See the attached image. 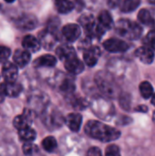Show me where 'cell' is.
<instances>
[{
  "label": "cell",
  "instance_id": "6da1fadb",
  "mask_svg": "<svg viewBox=\"0 0 155 156\" xmlns=\"http://www.w3.org/2000/svg\"><path fill=\"white\" fill-rule=\"evenodd\" d=\"M84 132L89 137L103 143L113 142L121 137V132L118 129L94 120H90L86 123Z\"/></svg>",
  "mask_w": 155,
  "mask_h": 156
},
{
  "label": "cell",
  "instance_id": "7a4b0ae2",
  "mask_svg": "<svg viewBox=\"0 0 155 156\" xmlns=\"http://www.w3.org/2000/svg\"><path fill=\"white\" fill-rule=\"evenodd\" d=\"M95 82L99 90L108 98L115 99L120 96V89L113 77L106 71H99L95 75Z\"/></svg>",
  "mask_w": 155,
  "mask_h": 156
},
{
  "label": "cell",
  "instance_id": "3957f363",
  "mask_svg": "<svg viewBox=\"0 0 155 156\" xmlns=\"http://www.w3.org/2000/svg\"><path fill=\"white\" fill-rule=\"evenodd\" d=\"M115 31L118 35L130 40H136L143 34L142 27L136 22L129 19H120L115 25Z\"/></svg>",
  "mask_w": 155,
  "mask_h": 156
},
{
  "label": "cell",
  "instance_id": "277c9868",
  "mask_svg": "<svg viewBox=\"0 0 155 156\" xmlns=\"http://www.w3.org/2000/svg\"><path fill=\"white\" fill-rule=\"evenodd\" d=\"M63 117L55 107H48L43 112L42 122L48 129H57L60 128L63 123Z\"/></svg>",
  "mask_w": 155,
  "mask_h": 156
},
{
  "label": "cell",
  "instance_id": "5b68a950",
  "mask_svg": "<svg viewBox=\"0 0 155 156\" xmlns=\"http://www.w3.org/2000/svg\"><path fill=\"white\" fill-rule=\"evenodd\" d=\"M35 116H36V114L32 110L25 109L23 111L22 114L15 117V119L13 120V125L17 131L30 127V125L32 124V122L35 119Z\"/></svg>",
  "mask_w": 155,
  "mask_h": 156
},
{
  "label": "cell",
  "instance_id": "8992f818",
  "mask_svg": "<svg viewBox=\"0 0 155 156\" xmlns=\"http://www.w3.org/2000/svg\"><path fill=\"white\" fill-rule=\"evenodd\" d=\"M37 18L31 14L22 15L15 20L16 27L22 30H32L37 26Z\"/></svg>",
  "mask_w": 155,
  "mask_h": 156
},
{
  "label": "cell",
  "instance_id": "52a82bcc",
  "mask_svg": "<svg viewBox=\"0 0 155 156\" xmlns=\"http://www.w3.org/2000/svg\"><path fill=\"white\" fill-rule=\"evenodd\" d=\"M103 48L109 52L119 53V52H125L126 50H128L130 46L128 43H126L125 41L122 39L112 37L104 41Z\"/></svg>",
  "mask_w": 155,
  "mask_h": 156
},
{
  "label": "cell",
  "instance_id": "ba28073f",
  "mask_svg": "<svg viewBox=\"0 0 155 156\" xmlns=\"http://www.w3.org/2000/svg\"><path fill=\"white\" fill-rule=\"evenodd\" d=\"M0 88L4 92L5 96H8L10 98L17 97L23 90L21 84L16 83L15 81H5L0 84Z\"/></svg>",
  "mask_w": 155,
  "mask_h": 156
},
{
  "label": "cell",
  "instance_id": "9c48e42d",
  "mask_svg": "<svg viewBox=\"0 0 155 156\" xmlns=\"http://www.w3.org/2000/svg\"><path fill=\"white\" fill-rule=\"evenodd\" d=\"M61 33L67 41L73 42L79 37L81 29L80 27L77 24H68L62 28Z\"/></svg>",
  "mask_w": 155,
  "mask_h": 156
},
{
  "label": "cell",
  "instance_id": "30bf717a",
  "mask_svg": "<svg viewBox=\"0 0 155 156\" xmlns=\"http://www.w3.org/2000/svg\"><path fill=\"white\" fill-rule=\"evenodd\" d=\"M100 56V49L97 46H91L88 48L87 49H85L83 53L84 61L90 67H93L97 64Z\"/></svg>",
  "mask_w": 155,
  "mask_h": 156
},
{
  "label": "cell",
  "instance_id": "8fae6325",
  "mask_svg": "<svg viewBox=\"0 0 155 156\" xmlns=\"http://www.w3.org/2000/svg\"><path fill=\"white\" fill-rule=\"evenodd\" d=\"M135 56L140 59L141 62L146 65H150L154 60V52L153 49L143 46L140 47L135 51Z\"/></svg>",
  "mask_w": 155,
  "mask_h": 156
},
{
  "label": "cell",
  "instance_id": "7c38bea8",
  "mask_svg": "<svg viewBox=\"0 0 155 156\" xmlns=\"http://www.w3.org/2000/svg\"><path fill=\"white\" fill-rule=\"evenodd\" d=\"M18 74V69L16 64L12 62H5L2 68V76L5 81H15Z\"/></svg>",
  "mask_w": 155,
  "mask_h": 156
},
{
  "label": "cell",
  "instance_id": "4fadbf2b",
  "mask_svg": "<svg viewBox=\"0 0 155 156\" xmlns=\"http://www.w3.org/2000/svg\"><path fill=\"white\" fill-rule=\"evenodd\" d=\"M65 123L67 126L72 131V132H79L81 123H82V116L79 112H72L67 115V117L64 119Z\"/></svg>",
  "mask_w": 155,
  "mask_h": 156
},
{
  "label": "cell",
  "instance_id": "5bb4252c",
  "mask_svg": "<svg viewBox=\"0 0 155 156\" xmlns=\"http://www.w3.org/2000/svg\"><path fill=\"white\" fill-rule=\"evenodd\" d=\"M65 69L71 74H79L84 70V64L83 62L79 59L77 57L71 58L64 62Z\"/></svg>",
  "mask_w": 155,
  "mask_h": 156
},
{
  "label": "cell",
  "instance_id": "9a60e30c",
  "mask_svg": "<svg viewBox=\"0 0 155 156\" xmlns=\"http://www.w3.org/2000/svg\"><path fill=\"white\" fill-rule=\"evenodd\" d=\"M56 54L58 56V58L62 60L63 62H65L66 60L76 57V51L74 49V48L70 45L68 44H63L60 45L57 50H56Z\"/></svg>",
  "mask_w": 155,
  "mask_h": 156
},
{
  "label": "cell",
  "instance_id": "2e32d148",
  "mask_svg": "<svg viewBox=\"0 0 155 156\" xmlns=\"http://www.w3.org/2000/svg\"><path fill=\"white\" fill-rule=\"evenodd\" d=\"M30 58V53L26 49H16L13 56V60L16 67L24 68L29 63Z\"/></svg>",
  "mask_w": 155,
  "mask_h": 156
},
{
  "label": "cell",
  "instance_id": "e0dca14e",
  "mask_svg": "<svg viewBox=\"0 0 155 156\" xmlns=\"http://www.w3.org/2000/svg\"><path fill=\"white\" fill-rule=\"evenodd\" d=\"M22 46H23L24 49H26V51H28L30 53V52H37V50H39L41 44H40L39 40L37 38H36L34 36L27 35L23 38Z\"/></svg>",
  "mask_w": 155,
  "mask_h": 156
},
{
  "label": "cell",
  "instance_id": "ac0fdd59",
  "mask_svg": "<svg viewBox=\"0 0 155 156\" xmlns=\"http://www.w3.org/2000/svg\"><path fill=\"white\" fill-rule=\"evenodd\" d=\"M56 64H57V58L50 54L40 56L39 58L35 59V61L33 62V65L36 68H42V67L51 68V67H54Z\"/></svg>",
  "mask_w": 155,
  "mask_h": 156
},
{
  "label": "cell",
  "instance_id": "d6986e66",
  "mask_svg": "<svg viewBox=\"0 0 155 156\" xmlns=\"http://www.w3.org/2000/svg\"><path fill=\"white\" fill-rule=\"evenodd\" d=\"M56 40H57L56 35L47 29L39 33V42L46 48H50L51 47H53Z\"/></svg>",
  "mask_w": 155,
  "mask_h": 156
},
{
  "label": "cell",
  "instance_id": "ffe728a7",
  "mask_svg": "<svg viewBox=\"0 0 155 156\" xmlns=\"http://www.w3.org/2000/svg\"><path fill=\"white\" fill-rule=\"evenodd\" d=\"M67 97L69 98V104L76 111H83L89 106V102L87 101V100L79 95H75L72 93L70 95H68Z\"/></svg>",
  "mask_w": 155,
  "mask_h": 156
},
{
  "label": "cell",
  "instance_id": "44dd1931",
  "mask_svg": "<svg viewBox=\"0 0 155 156\" xmlns=\"http://www.w3.org/2000/svg\"><path fill=\"white\" fill-rule=\"evenodd\" d=\"M98 24L104 29H111L113 27V19L111 14L107 10H103L98 16Z\"/></svg>",
  "mask_w": 155,
  "mask_h": 156
},
{
  "label": "cell",
  "instance_id": "7402d4cb",
  "mask_svg": "<svg viewBox=\"0 0 155 156\" xmlns=\"http://www.w3.org/2000/svg\"><path fill=\"white\" fill-rule=\"evenodd\" d=\"M18 137L24 143H32L36 139L37 133L35 130H33L30 127H27L18 131Z\"/></svg>",
  "mask_w": 155,
  "mask_h": 156
},
{
  "label": "cell",
  "instance_id": "603a6c76",
  "mask_svg": "<svg viewBox=\"0 0 155 156\" xmlns=\"http://www.w3.org/2000/svg\"><path fill=\"white\" fill-rule=\"evenodd\" d=\"M56 9L58 13L67 14L73 10L74 4L69 0H55Z\"/></svg>",
  "mask_w": 155,
  "mask_h": 156
},
{
  "label": "cell",
  "instance_id": "cb8c5ba5",
  "mask_svg": "<svg viewBox=\"0 0 155 156\" xmlns=\"http://www.w3.org/2000/svg\"><path fill=\"white\" fill-rule=\"evenodd\" d=\"M141 5V0H123L120 4V9L122 12L130 13L134 11Z\"/></svg>",
  "mask_w": 155,
  "mask_h": 156
},
{
  "label": "cell",
  "instance_id": "d4e9b609",
  "mask_svg": "<svg viewBox=\"0 0 155 156\" xmlns=\"http://www.w3.org/2000/svg\"><path fill=\"white\" fill-rule=\"evenodd\" d=\"M75 89H76L75 82L72 79H69V78L65 79L59 86V90L62 93L66 94L67 96L72 94L75 91Z\"/></svg>",
  "mask_w": 155,
  "mask_h": 156
},
{
  "label": "cell",
  "instance_id": "484cf974",
  "mask_svg": "<svg viewBox=\"0 0 155 156\" xmlns=\"http://www.w3.org/2000/svg\"><path fill=\"white\" fill-rule=\"evenodd\" d=\"M140 93L145 100L150 99L153 95V87L149 81H143L140 84Z\"/></svg>",
  "mask_w": 155,
  "mask_h": 156
},
{
  "label": "cell",
  "instance_id": "4316f807",
  "mask_svg": "<svg viewBox=\"0 0 155 156\" xmlns=\"http://www.w3.org/2000/svg\"><path fill=\"white\" fill-rule=\"evenodd\" d=\"M139 21L145 26H153L154 24V19L153 18L151 13L147 9H142L138 13Z\"/></svg>",
  "mask_w": 155,
  "mask_h": 156
},
{
  "label": "cell",
  "instance_id": "83f0119b",
  "mask_svg": "<svg viewBox=\"0 0 155 156\" xmlns=\"http://www.w3.org/2000/svg\"><path fill=\"white\" fill-rule=\"evenodd\" d=\"M58 146L57 141L54 137L52 136H48L46 137L43 141H42V147L45 151H47L48 153H52L53 151L56 150Z\"/></svg>",
  "mask_w": 155,
  "mask_h": 156
},
{
  "label": "cell",
  "instance_id": "f1b7e54d",
  "mask_svg": "<svg viewBox=\"0 0 155 156\" xmlns=\"http://www.w3.org/2000/svg\"><path fill=\"white\" fill-rule=\"evenodd\" d=\"M121 107L125 111H130L131 109V96L128 93H121L119 96Z\"/></svg>",
  "mask_w": 155,
  "mask_h": 156
},
{
  "label": "cell",
  "instance_id": "f546056e",
  "mask_svg": "<svg viewBox=\"0 0 155 156\" xmlns=\"http://www.w3.org/2000/svg\"><path fill=\"white\" fill-rule=\"evenodd\" d=\"M143 43L145 45V47L155 50V29L150 31L147 36L144 37L143 39Z\"/></svg>",
  "mask_w": 155,
  "mask_h": 156
},
{
  "label": "cell",
  "instance_id": "4dcf8cb0",
  "mask_svg": "<svg viewBox=\"0 0 155 156\" xmlns=\"http://www.w3.org/2000/svg\"><path fill=\"white\" fill-rule=\"evenodd\" d=\"M38 151V148L37 145H35L33 143H24L23 144V153L27 156L33 155Z\"/></svg>",
  "mask_w": 155,
  "mask_h": 156
},
{
  "label": "cell",
  "instance_id": "1f68e13d",
  "mask_svg": "<svg viewBox=\"0 0 155 156\" xmlns=\"http://www.w3.org/2000/svg\"><path fill=\"white\" fill-rule=\"evenodd\" d=\"M105 156H122L119 146L116 144L109 145L105 150Z\"/></svg>",
  "mask_w": 155,
  "mask_h": 156
},
{
  "label": "cell",
  "instance_id": "d6a6232c",
  "mask_svg": "<svg viewBox=\"0 0 155 156\" xmlns=\"http://www.w3.org/2000/svg\"><path fill=\"white\" fill-rule=\"evenodd\" d=\"M11 54V50L9 48L5 46H0V63L6 61Z\"/></svg>",
  "mask_w": 155,
  "mask_h": 156
},
{
  "label": "cell",
  "instance_id": "836d02e7",
  "mask_svg": "<svg viewBox=\"0 0 155 156\" xmlns=\"http://www.w3.org/2000/svg\"><path fill=\"white\" fill-rule=\"evenodd\" d=\"M86 156H102V153L98 147H91L88 150Z\"/></svg>",
  "mask_w": 155,
  "mask_h": 156
},
{
  "label": "cell",
  "instance_id": "e575fe53",
  "mask_svg": "<svg viewBox=\"0 0 155 156\" xmlns=\"http://www.w3.org/2000/svg\"><path fill=\"white\" fill-rule=\"evenodd\" d=\"M121 3V0H107V4L111 8L117 7Z\"/></svg>",
  "mask_w": 155,
  "mask_h": 156
},
{
  "label": "cell",
  "instance_id": "d590c367",
  "mask_svg": "<svg viewBox=\"0 0 155 156\" xmlns=\"http://www.w3.org/2000/svg\"><path fill=\"white\" fill-rule=\"evenodd\" d=\"M135 111L138 112H143V113H145V112H148V107L145 106V105H139L138 107L135 108Z\"/></svg>",
  "mask_w": 155,
  "mask_h": 156
},
{
  "label": "cell",
  "instance_id": "8d00e7d4",
  "mask_svg": "<svg viewBox=\"0 0 155 156\" xmlns=\"http://www.w3.org/2000/svg\"><path fill=\"white\" fill-rule=\"evenodd\" d=\"M151 102H152V104L155 107V93H153V95L151 97Z\"/></svg>",
  "mask_w": 155,
  "mask_h": 156
},
{
  "label": "cell",
  "instance_id": "74e56055",
  "mask_svg": "<svg viewBox=\"0 0 155 156\" xmlns=\"http://www.w3.org/2000/svg\"><path fill=\"white\" fill-rule=\"evenodd\" d=\"M6 3H13L14 1H16V0H5Z\"/></svg>",
  "mask_w": 155,
  "mask_h": 156
},
{
  "label": "cell",
  "instance_id": "f35d334b",
  "mask_svg": "<svg viewBox=\"0 0 155 156\" xmlns=\"http://www.w3.org/2000/svg\"><path fill=\"white\" fill-rule=\"evenodd\" d=\"M149 2L153 5H155V0H149Z\"/></svg>",
  "mask_w": 155,
  "mask_h": 156
},
{
  "label": "cell",
  "instance_id": "ab89813d",
  "mask_svg": "<svg viewBox=\"0 0 155 156\" xmlns=\"http://www.w3.org/2000/svg\"><path fill=\"white\" fill-rule=\"evenodd\" d=\"M153 122L155 123V112H153Z\"/></svg>",
  "mask_w": 155,
  "mask_h": 156
}]
</instances>
